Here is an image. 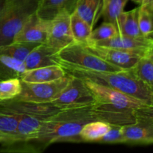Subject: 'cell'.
<instances>
[{
  "label": "cell",
  "mask_w": 153,
  "mask_h": 153,
  "mask_svg": "<svg viewBox=\"0 0 153 153\" xmlns=\"http://www.w3.org/2000/svg\"><path fill=\"white\" fill-rule=\"evenodd\" d=\"M17 124L16 115L0 106V133L10 136L12 139L16 132Z\"/></svg>",
  "instance_id": "obj_28"
},
{
  "label": "cell",
  "mask_w": 153,
  "mask_h": 153,
  "mask_svg": "<svg viewBox=\"0 0 153 153\" xmlns=\"http://www.w3.org/2000/svg\"><path fill=\"white\" fill-rule=\"evenodd\" d=\"M137 120H147L153 122V104L146 105L133 111Z\"/></svg>",
  "instance_id": "obj_30"
},
{
  "label": "cell",
  "mask_w": 153,
  "mask_h": 153,
  "mask_svg": "<svg viewBox=\"0 0 153 153\" xmlns=\"http://www.w3.org/2000/svg\"><path fill=\"white\" fill-rule=\"evenodd\" d=\"M106 47L134 51L146 55L148 51L153 46L152 37H132L126 35H117L111 39L91 43Z\"/></svg>",
  "instance_id": "obj_13"
},
{
  "label": "cell",
  "mask_w": 153,
  "mask_h": 153,
  "mask_svg": "<svg viewBox=\"0 0 153 153\" xmlns=\"http://www.w3.org/2000/svg\"><path fill=\"white\" fill-rule=\"evenodd\" d=\"M82 81L92 94L96 103L130 110H135L138 108L148 105L138 99L127 95L114 88L91 81Z\"/></svg>",
  "instance_id": "obj_7"
},
{
  "label": "cell",
  "mask_w": 153,
  "mask_h": 153,
  "mask_svg": "<svg viewBox=\"0 0 153 153\" xmlns=\"http://www.w3.org/2000/svg\"><path fill=\"white\" fill-rule=\"evenodd\" d=\"M22 82L19 78L0 81V102L13 100L21 92Z\"/></svg>",
  "instance_id": "obj_26"
},
{
  "label": "cell",
  "mask_w": 153,
  "mask_h": 153,
  "mask_svg": "<svg viewBox=\"0 0 153 153\" xmlns=\"http://www.w3.org/2000/svg\"><path fill=\"white\" fill-rule=\"evenodd\" d=\"M6 4V0H0V14L2 12L3 9H4V6Z\"/></svg>",
  "instance_id": "obj_33"
},
{
  "label": "cell",
  "mask_w": 153,
  "mask_h": 153,
  "mask_svg": "<svg viewBox=\"0 0 153 153\" xmlns=\"http://www.w3.org/2000/svg\"><path fill=\"white\" fill-rule=\"evenodd\" d=\"M111 126L101 120H93L85 124L79 133L81 141L96 143L111 128Z\"/></svg>",
  "instance_id": "obj_20"
},
{
  "label": "cell",
  "mask_w": 153,
  "mask_h": 153,
  "mask_svg": "<svg viewBox=\"0 0 153 153\" xmlns=\"http://www.w3.org/2000/svg\"><path fill=\"white\" fill-rule=\"evenodd\" d=\"M145 3H146V4H147L148 5H149V7H150L153 10V0H147V1H146ZM143 4H144V3H143Z\"/></svg>",
  "instance_id": "obj_34"
},
{
  "label": "cell",
  "mask_w": 153,
  "mask_h": 153,
  "mask_svg": "<svg viewBox=\"0 0 153 153\" xmlns=\"http://www.w3.org/2000/svg\"><path fill=\"white\" fill-rule=\"evenodd\" d=\"M84 44L92 53L100 57L103 61L123 70L133 69L137 65L140 58L146 55L141 52L106 47L91 43Z\"/></svg>",
  "instance_id": "obj_9"
},
{
  "label": "cell",
  "mask_w": 153,
  "mask_h": 153,
  "mask_svg": "<svg viewBox=\"0 0 153 153\" xmlns=\"http://www.w3.org/2000/svg\"><path fill=\"white\" fill-rule=\"evenodd\" d=\"M61 66L68 76L81 80L91 81L121 91L146 104H153V92L140 81L131 70L119 72H103L77 68L66 64Z\"/></svg>",
  "instance_id": "obj_3"
},
{
  "label": "cell",
  "mask_w": 153,
  "mask_h": 153,
  "mask_svg": "<svg viewBox=\"0 0 153 153\" xmlns=\"http://www.w3.org/2000/svg\"><path fill=\"white\" fill-rule=\"evenodd\" d=\"M55 61L58 65L62 64L85 70L103 72L123 71L92 53L84 43L76 41L60 49L56 54Z\"/></svg>",
  "instance_id": "obj_5"
},
{
  "label": "cell",
  "mask_w": 153,
  "mask_h": 153,
  "mask_svg": "<svg viewBox=\"0 0 153 153\" xmlns=\"http://www.w3.org/2000/svg\"><path fill=\"white\" fill-rule=\"evenodd\" d=\"M93 120H97L94 105L61 109L43 124L37 137L22 145L17 153H40L58 142H82L81 129Z\"/></svg>",
  "instance_id": "obj_1"
},
{
  "label": "cell",
  "mask_w": 153,
  "mask_h": 153,
  "mask_svg": "<svg viewBox=\"0 0 153 153\" xmlns=\"http://www.w3.org/2000/svg\"><path fill=\"white\" fill-rule=\"evenodd\" d=\"M37 43L12 42L8 44L0 46V55H5L23 62L28 54L35 47Z\"/></svg>",
  "instance_id": "obj_22"
},
{
  "label": "cell",
  "mask_w": 153,
  "mask_h": 153,
  "mask_svg": "<svg viewBox=\"0 0 153 153\" xmlns=\"http://www.w3.org/2000/svg\"><path fill=\"white\" fill-rule=\"evenodd\" d=\"M139 7L128 11H124L121 16L119 25V35L132 37H144L140 32L138 23Z\"/></svg>",
  "instance_id": "obj_18"
},
{
  "label": "cell",
  "mask_w": 153,
  "mask_h": 153,
  "mask_svg": "<svg viewBox=\"0 0 153 153\" xmlns=\"http://www.w3.org/2000/svg\"><path fill=\"white\" fill-rule=\"evenodd\" d=\"M51 20L40 18L36 13L31 15L22 25L13 42H24L40 44L46 43L49 35Z\"/></svg>",
  "instance_id": "obj_10"
},
{
  "label": "cell",
  "mask_w": 153,
  "mask_h": 153,
  "mask_svg": "<svg viewBox=\"0 0 153 153\" xmlns=\"http://www.w3.org/2000/svg\"><path fill=\"white\" fill-rule=\"evenodd\" d=\"M138 23L143 36L153 38V10L146 3L139 6Z\"/></svg>",
  "instance_id": "obj_25"
},
{
  "label": "cell",
  "mask_w": 153,
  "mask_h": 153,
  "mask_svg": "<svg viewBox=\"0 0 153 153\" xmlns=\"http://www.w3.org/2000/svg\"><path fill=\"white\" fill-rule=\"evenodd\" d=\"M10 140H11V137L0 133V144L3 143H7V142L10 141Z\"/></svg>",
  "instance_id": "obj_31"
},
{
  "label": "cell",
  "mask_w": 153,
  "mask_h": 153,
  "mask_svg": "<svg viewBox=\"0 0 153 153\" xmlns=\"http://www.w3.org/2000/svg\"><path fill=\"white\" fill-rule=\"evenodd\" d=\"M146 55H147V56L150 58L151 61L153 62V46H152V47H151L150 49H149V50L148 51L147 54H146Z\"/></svg>",
  "instance_id": "obj_32"
},
{
  "label": "cell",
  "mask_w": 153,
  "mask_h": 153,
  "mask_svg": "<svg viewBox=\"0 0 153 153\" xmlns=\"http://www.w3.org/2000/svg\"><path fill=\"white\" fill-rule=\"evenodd\" d=\"M71 76L66 75L64 77L52 82L41 83L22 82L21 92L13 100L28 102L48 104L56 100L71 82Z\"/></svg>",
  "instance_id": "obj_6"
},
{
  "label": "cell",
  "mask_w": 153,
  "mask_h": 153,
  "mask_svg": "<svg viewBox=\"0 0 153 153\" xmlns=\"http://www.w3.org/2000/svg\"><path fill=\"white\" fill-rule=\"evenodd\" d=\"M131 71L153 92V62L147 55L140 58Z\"/></svg>",
  "instance_id": "obj_24"
},
{
  "label": "cell",
  "mask_w": 153,
  "mask_h": 153,
  "mask_svg": "<svg viewBox=\"0 0 153 153\" xmlns=\"http://www.w3.org/2000/svg\"><path fill=\"white\" fill-rule=\"evenodd\" d=\"M96 143L102 144H120L125 143L122 126H111V128L100 137Z\"/></svg>",
  "instance_id": "obj_29"
},
{
  "label": "cell",
  "mask_w": 153,
  "mask_h": 153,
  "mask_svg": "<svg viewBox=\"0 0 153 153\" xmlns=\"http://www.w3.org/2000/svg\"><path fill=\"white\" fill-rule=\"evenodd\" d=\"M70 15L62 11L51 20L46 44L60 50L75 41L70 28Z\"/></svg>",
  "instance_id": "obj_11"
},
{
  "label": "cell",
  "mask_w": 153,
  "mask_h": 153,
  "mask_svg": "<svg viewBox=\"0 0 153 153\" xmlns=\"http://www.w3.org/2000/svg\"><path fill=\"white\" fill-rule=\"evenodd\" d=\"M132 1H134V2L137 3V4H143V3L146 2V1H147V0H132Z\"/></svg>",
  "instance_id": "obj_35"
},
{
  "label": "cell",
  "mask_w": 153,
  "mask_h": 153,
  "mask_svg": "<svg viewBox=\"0 0 153 153\" xmlns=\"http://www.w3.org/2000/svg\"><path fill=\"white\" fill-rule=\"evenodd\" d=\"M71 82L62 94L49 104L60 109L75 108L92 105L95 100L81 79L72 77Z\"/></svg>",
  "instance_id": "obj_8"
},
{
  "label": "cell",
  "mask_w": 153,
  "mask_h": 153,
  "mask_svg": "<svg viewBox=\"0 0 153 153\" xmlns=\"http://www.w3.org/2000/svg\"><path fill=\"white\" fill-rule=\"evenodd\" d=\"M70 28L74 40L80 43H86L88 41L94 29L76 11L70 15Z\"/></svg>",
  "instance_id": "obj_23"
},
{
  "label": "cell",
  "mask_w": 153,
  "mask_h": 153,
  "mask_svg": "<svg viewBox=\"0 0 153 153\" xmlns=\"http://www.w3.org/2000/svg\"><path fill=\"white\" fill-rule=\"evenodd\" d=\"M58 51L46 43L37 45L24 60L25 69L28 70L57 64L55 56Z\"/></svg>",
  "instance_id": "obj_14"
},
{
  "label": "cell",
  "mask_w": 153,
  "mask_h": 153,
  "mask_svg": "<svg viewBox=\"0 0 153 153\" xmlns=\"http://www.w3.org/2000/svg\"><path fill=\"white\" fill-rule=\"evenodd\" d=\"M40 0H6L0 14V46L12 43L25 21L36 13Z\"/></svg>",
  "instance_id": "obj_4"
},
{
  "label": "cell",
  "mask_w": 153,
  "mask_h": 153,
  "mask_svg": "<svg viewBox=\"0 0 153 153\" xmlns=\"http://www.w3.org/2000/svg\"><path fill=\"white\" fill-rule=\"evenodd\" d=\"M26 69L23 62L0 55V81L11 78L21 79Z\"/></svg>",
  "instance_id": "obj_21"
},
{
  "label": "cell",
  "mask_w": 153,
  "mask_h": 153,
  "mask_svg": "<svg viewBox=\"0 0 153 153\" xmlns=\"http://www.w3.org/2000/svg\"><path fill=\"white\" fill-rule=\"evenodd\" d=\"M102 0H78L75 11L93 28L102 16Z\"/></svg>",
  "instance_id": "obj_17"
},
{
  "label": "cell",
  "mask_w": 153,
  "mask_h": 153,
  "mask_svg": "<svg viewBox=\"0 0 153 153\" xmlns=\"http://www.w3.org/2000/svg\"><path fill=\"white\" fill-rule=\"evenodd\" d=\"M78 0H40L36 13L40 18L52 20L62 11H75Z\"/></svg>",
  "instance_id": "obj_16"
},
{
  "label": "cell",
  "mask_w": 153,
  "mask_h": 153,
  "mask_svg": "<svg viewBox=\"0 0 153 153\" xmlns=\"http://www.w3.org/2000/svg\"><path fill=\"white\" fill-rule=\"evenodd\" d=\"M128 1V0H102V17L104 22L114 24L118 31L121 16L124 12V7Z\"/></svg>",
  "instance_id": "obj_19"
},
{
  "label": "cell",
  "mask_w": 153,
  "mask_h": 153,
  "mask_svg": "<svg viewBox=\"0 0 153 153\" xmlns=\"http://www.w3.org/2000/svg\"><path fill=\"white\" fill-rule=\"evenodd\" d=\"M117 35H119V33L114 24L108 22H103L98 28L93 29L91 37L86 43H94L107 40Z\"/></svg>",
  "instance_id": "obj_27"
},
{
  "label": "cell",
  "mask_w": 153,
  "mask_h": 153,
  "mask_svg": "<svg viewBox=\"0 0 153 153\" xmlns=\"http://www.w3.org/2000/svg\"><path fill=\"white\" fill-rule=\"evenodd\" d=\"M66 75L65 70L61 66L55 64L26 70L20 79L28 83H41L58 80Z\"/></svg>",
  "instance_id": "obj_15"
},
{
  "label": "cell",
  "mask_w": 153,
  "mask_h": 153,
  "mask_svg": "<svg viewBox=\"0 0 153 153\" xmlns=\"http://www.w3.org/2000/svg\"><path fill=\"white\" fill-rule=\"evenodd\" d=\"M0 106L12 112L18 120L11 140L0 144V152H17L18 149L36 138L43 124L61 110L50 104H38L16 100L0 102Z\"/></svg>",
  "instance_id": "obj_2"
},
{
  "label": "cell",
  "mask_w": 153,
  "mask_h": 153,
  "mask_svg": "<svg viewBox=\"0 0 153 153\" xmlns=\"http://www.w3.org/2000/svg\"><path fill=\"white\" fill-rule=\"evenodd\" d=\"M124 144L150 145L153 144V122L137 120L129 125L122 126Z\"/></svg>",
  "instance_id": "obj_12"
}]
</instances>
